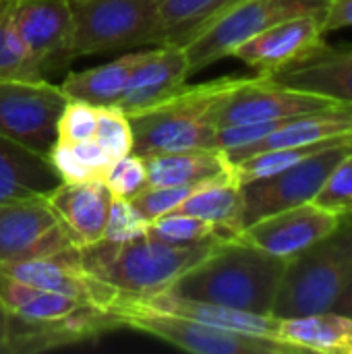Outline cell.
Masks as SVG:
<instances>
[{
  "instance_id": "d6a6232c",
  "label": "cell",
  "mask_w": 352,
  "mask_h": 354,
  "mask_svg": "<svg viewBox=\"0 0 352 354\" xmlns=\"http://www.w3.org/2000/svg\"><path fill=\"white\" fill-rule=\"evenodd\" d=\"M48 162L58 174L60 183H81L87 178H93L89 170L81 164V160L75 153V147L66 141H56L48 153Z\"/></svg>"
},
{
  "instance_id": "4316f807",
  "label": "cell",
  "mask_w": 352,
  "mask_h": 354,
  "mask_svg": "<svg viewBox=\"0 0 352 354\" xmlns=\"http://www.w3.org/2000/svg\"><path fill=\"white\" fill-rule=\"evenodd\" d=\"M93 139L108 151L112 160L133 153V129L129 116L118 106L98 108Z\"/></svg>"
},
{
  "instance_id": "7c38bea8",
  "label": "cell",
  "mask_w": 352,
  "mask_h": 354,
  "mask_svg": "<svg viewBox=\"0 0 352 354\" xmlns=\"http://www.w3.org/2000/svg\"><path fill=\"white\" fill-rule=\"evenodd\" d=\"M0 307L15 317L37 324H62L85 332L91 340L120 330L118 319L104 307L75 297L50 292L21 282L0 270Z\"/></svg>"
},
{
  "instance_id": "603a6c76",
  "label": "cell",
  "mask_w": 352,
  "mask_h": 354,
  "mask_svg": "<svg viewBox=\"0 0 352 354\" xmlns=\"http://www.w3.org/2000/svg\"><path fill=\"white\" fill-rule=\"evenodd\" d=\"M60 185L48 160L37 158L0 137V201L46 195Z\"/></svg>"
},
{
  "instance_id": "f546056e",
  "label": "cell",
  "mask_w": 352,
  "mask_h": 354,
  "mask_svg": "<svg viewBox=\"0 0 352 354\" xmlns=\"http://www.w3.org/2000/svg\"><path fill=\"white\" fill-rule=\"evenodd\" d=\"M102 178L108 185L112 195L131 199L133 195H137L141 189L147 187L145 160L135 153L116 158V160H112L110 168L106 170V174Z\"/></svg>"
},
{
  "instance_id": "74e56055",
  "label": "cell",
  "mask_w": 352,
  "mask_h": 354,
  "mask_svg": "<svg viewBox=\"0 0 352 354\" xmlns=\"http://www.w3.org/2000/svg\"><path fill=\"white\" fill-rule=\"evenodd\" d=\"M349 151H351V153H352V139H351V141H349Z\"/></svg>"
},
{
  "instance_id": "3957f363",
  "label": "cell",
  "mask_w": 352,
  "mask_h": 354,
  "mask_svg": "<svg viewBox=\"0 0 352 354\" xmlns=\"http://www.w3.org/2000/svg\"><path fill=\"white\" fill-rule=\"evenodd\" d=\"M243 77H222L201 85H183L164 102L131 114L133 153L149 158L168 151L218 147L214 110Z\"/></svg>"
},
{
  "instance_id": "ba28073f",
  "label": "cell",
  "mask_w": 352,
  "mask_h": 354,
  "mask_svg": "<svg viewBox=\"0 0 352 354\" xmlns=\"http://www.w3.org/2000/svg\"><path fill=\"white\" fill-rule=\"evenodd\" d=\"M120 328L160 338L180 351L195 354H303L299 348L266 336L214 328L187 317L141 309H112Z\"/></svg>"
},
{
  "instance_id": "d590c367",
  "label": "cell",
  "mask_w": 352,
  "mask_h": 354,
  "mask_svg": "<svg viewBox=\"0 0 352 354\" xmlns=\"http://www.w3.org/2000/svg\"><path fill=\"white\" fill-rule=\"evenodd\" d=\"M332 309L338 311V313H342V315H349L352 319V280L349 282V286L344 288V292L336 299V303H334Z\"/></svg>"
},
{
  "instance_id": "5bb4252c",
  "label": "cell",
  "mask_w": 352,
  "mask_h": 354,
  "mask_svg": "<svg viewBox=\"0 0 352 354\" xmlns=\"http://www.w3.org/2000/svg\"><path fill=\"white\" fill-rule=\"evenodd\" d=\"M12 25L41 73L68 64L66 52L73 35L71 0H17Z\"/></svg>"
},
{
  "instance_id": "30bf717a",
  "label": "cell",
  "mask_w": 352,
  "mask_h": 354,
  "mask_svg": "<svg viewBox=\"0 0 352 354\" xmlns=\"http://www.w3.org/2000/svg\"><path fill=\"white\" fill-rule=\"evenodd\" d=\"M77 247L44 195L0 201V266L54 257Z\"/></svg>"
},
{
  "instance_id": "8992f818",
  "label": "cell",
  "mask_w": 352,
  "mask_h": 354,
  "mask_svg": "<svg viewBox=\"0 0 352 354\" xmlns=\"http://www.w3.org/2000/svg\"><path fill=\"white\" fill-rule=\"evenodd\" d=\"M328 0H241L212 25L185 44L191 75L232 56V52L263 29L290 17L324 12Z\"/></svg>"
},
{
  "instance_id": "7402d4cb",
  "label": "cell",
  "mask_w": 352,
  "mask_h": 354,
  "mask_svg": "<svg viewBox=\"0 0 352 354\" xmlns=\"http://www.w3.org/2000/svg\"><path fill=\"white\" fill-rule=\"evenodd\" d=\"M176 214L195 216L222 228L237 239L243 232V193L234 174L212 180L195 189L176 209Z\"/></svg>"
},
{
  "instance_id": "5b68a950",
  "label": "cell",
  "mask_w": 352,
  "mask_h": 354,
  "mask_svg": "<svg viewBox=\"0 0 352 354\" xmlns=\"http://www.w3.org/2000/svg\"><path fill=\"white\" fill-rule=\"evenodd\" d=\"M160 0H71L66 60L158 44Z\"/></svg>"
},
{
  "instance_id": "4fadbf2b",
  "label": "cell",
  "mask_w": 352,
  "mask_h": 354,
  "mask_svg": "<svg viewBox=\"0 0 352 354\" xmlns=\"http://www.w3.org/2000/svg\"><path fill=\"white\" fill-rule=\"evenodd\" d=\"M338 220L340 216L315 203H303L249 224L239 236L266 253L290 261L328 236Z\"/></svg>"
},
{
  "instance_id": "836d02e7",
  "label": "cell",
  "mask_w": 352,
  "mask_h": 354,
  "mask_svg": "<svg viewBox=\"0 0 352 354\" xmlns=\"http://www.w3.org/2000/svg\"><path fill=\"white\" fill-rule=\"evenodd\" d=\"M73 145V143H71ZM75 153L81 160V164L89 170V174L93 178H102L106 174V170L112 164V158L108 156V151L95 141V139H87L81 143H75Z\"/></svg>"
},
{
  "instance_id": "2e32d148",
  "label": "cell",
  "mask_w": 352,
  "mask_h": 354,
  "mask_svg": "<svg viewBox=\"0 0 352 354\" xmlns=\"http://www.w3.org/2000/svg\"><path fill=\"white\" fill-rule=\"evenodd\" d=\"M189 77H191V68H189L185 46L178 44L156 46L147 52L143 62L133 71L124 87V93L118 102V108L127 116L143 112L170 97L183 85H187Z\"/></svg>"
},
{
  "instance_id": "d6986e66",
  "label": "cell",
  "mask_w": 352,
  "mask_h": 354,
  "mask_svg": "<svg viewBox=\"0 0 352 354\" xmlns=\"http://www.w3.org/2000/svg\"><path fill=\"white\" fill-rule=\"evenodd\" d=\"M147 187H193L232 176V164L220 147L183 149L143 158Z\"/></svg>"
},
{
  "instance_id": "44dd1931",
  "label": "cell",
  "mask_w": 352,
  "mask_h": 354,
  "mask_svg": "<svg viewBox=\"0 0 352 354\" xmlns=\"http://www.w3.org/2000/svg\"><path fill=\"white\" fill-rule=\"evenodd\" d=\"M147 52L149 50L129 52L106 64L79 73H68L60 87L68 100L87 102L95 108L118 106L133 71L143 62Z\"/></svg>"
},
{
  "instance_id": "e0dca14e",
  "label": "cell",
  "mask_w": 352,
  "mask_h": 354,
  "mask_svg": "<svg viewBox=\"0 0 352 354\" xmlns=\"http://www.w3.org/2000/svg\"><path fill=\"white\" fill-rule=\"evenodd\" d=\"M276 83L352 104V46L319 44L297 62L263 75Z\"/></svg>"
},
{
  "instance_id": "7a4b0ae2",
  "label": "cell",
  "mask_w": 352,
  "mask_h": 354,
  "mask_svg": "<svg viewBox=\"0 0 352 354\" xmlns=\"http://www.w3.org/2000/svg\"><path fill=\"white\" fill-rule=\"evenodd\" d=\"M218 243L222 241L170 245L145 234L124 243L102 239L79 247L77 255L81 268L93 280L108 286L114 299H139L168 290L185 272L205 259Z\"/></svg>"
},
{
  "instance_id": "1f68e13d",
  "label": "cell",
  "mask_w": 352,
  "mask_h": 354,
  "mask_svg": "<svg viewBox=\"0 0 352 354\" xmlns=\"http://www.w3.org/2000/svg\"><path fill=\"white\" fill-rule=\"evenodd\" d=\"M95 122H98L95 106L79 100H68L58 120V139L73 145L93 139Z\"/></svg>"
},
{
  "instance_id": "484cf974",
  "label": "cell",
  "mask_w": 352,
  "mask_h": 354,
  "mask_svg": "<svg viewBox=\"0 0 352 354\" xmlns=\"http://www.w3.org/2000/svg\"><path fill=\"white\" fill-rule=\"evenodd\" d=\"M17 0H0V79H41L12 25Z\"/></svg>"
},
{
  "instance_id": "cb8c5ba5",
  "label": "cell",
  "mask_w": 352,
  "mask_h": 354,
  "mask_svg": "<svg viewBox=\"0 0 352 354\" xmlns=\"http://www.w3.org/2000/svg\"><path fill=\"white\" fill-rule=\"evenodd\" d=\"M241 0H160L158 44L185 46Z\"/></svg>"
},
{
  "instance_id": "277c9868",
  "label": "cell",
  "mask_w": 352,
  "mask_h": 354,
  "mask_svg": "<svg viewBox=\"0 0 352 354\" xmlns=\"http://www.w3.org/2000/svg\"><path fill=\"white\" fill-rule=\"evenodd\" d=\"M352 280V212L319 243L286 266L272 315L297 317L330 311Z\"/></svg>"
},
{
  "instance_id": "4dcf8cb0",
  "label": "cell",
  "mask_w": 352,
  "mask_h": 354,
  "mask_svg": "<svg viewBox=\"0 0 352 354\" xmlns=\"http://www.w3.org/2000/svg\"><path fill=\"white\" fill-rule=\"evenodd\" d=\"M193 191V187H145L131 197V203L145 220L154 222L156 218L174 212Z\"/></svg>"
},
{
  "instance_id": "e575fe53",
  "label": "cell",
  "mask_w": 352,
  "mask_h": 354,
  "mask_svg": "<svg viewBox=\"0 0 352 354\" xmlns=\"http://www.w3.org/2000/svg\"><path fill=\"white\" fill-rule=\"evenodd\" d=\"M352 27V0H328L322 17L324 33Z\"/></svg>"
},
{
  "instance_id": "6da1fadb",
  "label": "cell",
  "mask_w": 352,
  "mask_h": 354,
  "mask_svg": "<svg viewBox=\"0 0 352 354\" xmlns=\"http://www.w3.org/2000/svg\"><path fill=\"white\" fill-rule=\"evenodd\" d=\"M288 259L266 253L237 236L218 243L168 292L210 305L272 315Z\"/></svg>"
},
{
  "instance_id": "8fae6325",
  "label": "cell",
  "mask_w": 352,
  "mask_h": 354,
  "mask_svg": "<svg viewBox=\"0 0 352 354\" xmlns=\"http://www.w3.org/2000/svg\"><path fill=\"white\" fill-rule=\"evenodd\" d=\"M338 104L342 102L276 83L263 75H255V77H243L218 102L214 110V122L220 129V127L245 124V122L288 120Z\"/></svg>"
},
{
  "instance_id": "52a82bcc",
  "label": "cell",
  "mask_w": 352,
  "mask_h": 354,
  "mask_svg": "<svg viewBox=\"0 0 352 354\" xmlns=\"http://www.w3.org/2000/svg\"><path fill=\"white\" fill-rule=\"evenodd\" d=\"M68 97L41 79H0V137L48 160L58 141V120Z\"/></svg>"
},
{
  "instance_id": "ffe728a7",
  "label": "cell",
  "mask_w": 352,
  "mask_h": 354,
  "mask_svg": "<svg viewBox=\"0 0 352 354\" xmlns=\"http://www.w3.org/2000/svg\"><path fill=\"white\" fill-rule=\"evenodd\" d=\"M276 340L299 348L303 354H352V319L334 309L278 317Z\"/></svg>"
},
{
  "instance_id": "d4e9b609",
  "label": "cell",
  "mask_w": 352,
  "mask_h": 354,
  "mask_svg": "<svg viewBox=\"0 0 352 354\" xmlns=\"http://www.w3.org/2000/svg\"><path fill=\"white\" fill-rule=\"evenodd\" d=\"M147 236L170 243V245H199V243L232 239L222 228H218L216 224L207 220L187 216V214H176V212H170L149 222Z\"/></svg>"
},
{
  "instance_id": "9a60e30c",
  "label": "cell",
  "mask_w": 352,
  "mask_h": 354,
  "mask_svg": "<svg viewBox=\"0 0 352 354\" xmlns=\"http://www.w3.org/2000/svg\"><path fill=\"white\" fill-rule=\"evenodd\" d=\"M322 17L324 12H309L280 21L241 44L232 56L245 62L257 75H272L297 62L326 41Z\"/></svg>"
},
{
  "instance_id": "ac0fdd59",
  "label": "cell",
  "mask_w": 352,
  "mask_h": 354,
  "mask_svg": "<svg viewBox=\"0 0 352 354\" xmlns=\"http://www.w3.org/2000/svg\"><path fill=\"white\" fill-rule=\"evenodd\" d=\"M44 197L79 247L102 241L112 203V193L104 178L60 183Z\"/></svg>"
},
{
  "instance_id": "9c48e42d",
  "label": "cell",
  "mask_w": 352,
  "mask_h": 354,
  "mask_svg": "<svg viewBox=\"0 0 352 354\" xmlns=\"http://www.w3.org/2000/svg\"><path fill=\"white\" fill-rule=\"evenodd\" d=\"M349 153V141L326 147L272 176L241 185L243 228L272 214L313 203L334 166Z\"/></svg>"
},
{
  "instance_id": "83f0119b",
  "label": "cell",
  "mask_w": 352,
  "mask_h": 354,
  "mask_svg": "<svg viewBox=\"0 0 352 354\" xmlns=\"http://www.w3.org/2000/svg\"><path fill=\"white\" fill-rule=\"evenodd\" d=\"M315 205L342 216V214H351L352 212V153L349 151L336 166L334 170L328 174L326 183L322 185V189L317 191Z\"/></svg>"
},
{
  "instance_id": "8d00e7d4",
  "label": "cell",
  "mask_w": 352,
  "mask_h": 354,
  "mask_svg": "<svg viewBox=\"0 0 352 354\" xmlns=\"http://www.w3.org/2000/svg\"><path fill=\"white\" fill-rule=\"evenodd\" d=\"M6 340H8V313L0 307V354H6Z\"/></svg>"
},
{
  "instance_id": "f1b7e54d",
  "label": "cell",
  "mask_w": 352,
  "mask_h": 354,
  "mask_svg": "<svg viewBox=\"0 0 352 354\" xmlns=\"http://www.w3.org/2000/svg\"><path fill=\"white\" fill-rule=\"evenodd\" d=\"M147 228H149V220H145L137 212V207L131 203V199L112 195L108 222H106L102 239L112 241V243H124V241L145 236Z\"/></svg>"
}]
</instances>
